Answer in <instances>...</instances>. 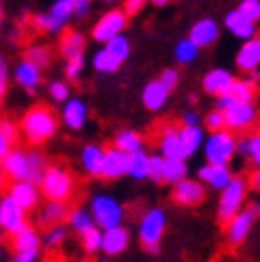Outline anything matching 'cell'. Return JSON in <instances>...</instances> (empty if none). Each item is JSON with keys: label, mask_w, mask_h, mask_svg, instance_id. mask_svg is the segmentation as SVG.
<instances>
[{"label": "cell", "mask_w": 260, "mask_h": 262, "mask_svg": "<svg viewBox=\"0 0 260 262\" xmlns=\"http://www.w3.org/2000/svg\"><path fill=\"white\" fill-rule=\"evenodd\" d=\"M60 117L58 113L49 107V104H32L30 109H26L19 128H21V139L28 143L30 147H41L49 143L58 135L60 128Z\"/></svg>", "instance_id": "obj_1"}, {"label": "cell", "mask_w": 260, "mask_h": 262, "mask_svg": "<svg viewBox=\"0 0 260 262\" xmlns=\"http://www.w3.org/2000/svg\"><path fill=\"white\" fill-rule=\"evenodd\" d=\"M0 162H3L5 175L9 181L26 179V181L36 183V186L41 183L45 168L49 166L47 156L43 151H38L36 147L26 149V147H17V145H13Z\"/></svg>", "instance_id": "obj_2"}, {"label": "cell", "mask_w": 260, "mask_h": 262, "mask_svg": "<svg viewBox=\"0 0 260 262\" xmlns=\"http://www.w3.org/2000/svg\"><path fill=\"white\" fill-rule=\"evenodd\" d=\"M43 199L71 203L77 194V177L64 164H49L38 183Z\"/></svg>", "instance_id": "obj_3"}, {"label": "cell", "mask_w": 260, "mask_h": 262, "mask_svg": "<svg viewBox=\"0 0 260 262\" xmlns=\"http://www.w3.org/2000/svg\"><path fill=\"white\" fill-rule=\"evenodd\" d=\"M248 188H250V183L243 177L232 175L228 186L224 190H220V201H218V209H215V215H218L220 224L226 226L228 220L243 209L245 196H248Z\"/></svg>", "instance_id": "obj_4"}, {"label": "cell", "mask_w": 260, "mask_h": 262, "mask_svg": "<svg viewBox=\"0 0 260 262\" xmlns=\"http://www.w3.org/2000/svg\"><path fill=\"white\" fill-rule=\"evenodd\" d=\"M9 247H11V256L15 262H36L41 256V247H43V237L30 222L17 232H13L9 237Z\"/></svg>", "instance_id": "obj_5"}, {"label": "cell", "mask_w": 260, "mask_h": 262, "mask_svg": "<svg viewBox=\"0 0 260 262\" xmlns=\"http://www.w3.org/2000/svg\"><path fill=\"white\" fill-rule=\"evenodd\" d=\"M164 228H166V213L162 209L154 207L143 213L139 222V243L147 254L151 256L160 254V241H162Z\"/></svg>", "instance_id": "obj_6"}, {"label": "cell", "mask_w": 260, "mask_h": 262, "mask_svg": "<svg viewBox=\"0 0 260 262\" xmlns=\"http://www.w3.org/2000/svg\"><path fill=\"white\" fill-rule=\"evenodd\" d=\"M203 154L207 162L230 164V160L237 154V137L228 128L209 133V137H205V143H203Z\"/></svg>", "instance_id": "obj_7"}, {"label": "cell", "mask_w": 260, "mask_h": 262, "mask_svg": "<svg viewBox=\"0 0 260 262\" xmlns=\"http://www.w3.org/2000/svg\"><path fill=\"white\" fill-rule=\"evenodd\" d=\"M75 15L73 11V0H56L47 11L43 13H34L32 15V26L38 32L45 34H60L67 24L71 21V17Z\"/></svg>", "instance_id": "obj_8"}, {"label": "cell", "mask_w": 260, "mask_h": 262, "mask_svg": "<svg viewBox=\"0 0 260 262\" xmlns=\"http://www.w3.org/2000/svg\"><path fill=\"white\" fill-rule=\"evenodd\" d=\"M90 211H92L96 226H100L102 230L124 222V207L111 194H94L90 199Z\"/></svg>", "instance_id": "obj_9"}, {"label": "cell", "mask_w": 260, "mask_h": 262, "mask_svg": "<svg viewBox=\"0 0 260 262\" xmlns=\"http://www.w3.org/2000/svg\"><path fill=\"white\" fill-rule=\"evenodd\" d=\"M258 217H260V203H252L250 207H243L239 213L232 215L226 224V230H224L228 245L239 247L245 239H248V234L252 232Z\"/></svg>", "instance_id": "obj_10"}, {"label": "cell", "mask_w": 260, "mask_h": 262, "mask_svg": "<svg viewBox=\"0 0 260 262\" xmlns=\"http://www.w3.org/2000/svg\"><path fill=\"white\" fill-rule=\"evenodd\" d=\"M26 224H28V211L5 190L0 194V226H3L5 234L11 237Z\"/></svg>", "instance_id": "obj_11"}, {"label": "cell", "mask_w": 260, "mask_h": 262, "mask_svg": "<svg viewBox=\"0 0 260 262\" xmlns=\"http://www.w3.org/2000/svg\"><path fill=\"white\" fill-rule=\"evenodd\" d=\"M224 117H226V128L232 133H243L250 126H254L258 111L254 102H245V100H235L230 96V102L224 107Z\"/></svg>", "instance_id": "obj_12"}, {"label": "cell", "mask_w": 260, "mask_h": 262, "mask_svg": "<svg viewBox=\"0 0 260 262\" xmlns=\"http://www.w3.org/2000/svg\"><path fill=\"white\" fill-rule=\"evenodd\" d=\"M128 26V13L124 9H111L92 26V38L96 43H107L109 38L118 36Z\"/></svg>", "instance_id": "obj_13"}, {"label": "cell", "mask_w": 260, "mask_h": 262, "mask_svg": "<svg viewBox=\"0 0 260 262\" xmlns=\"http://www.w3.org/2000/svg\"><path fill=\"white\" fill-rule=\"evenodd\" d=\"M207 199V186L201 179H188L184 177L175 183L173 201L181 207H199Z\"/></svg>", "instance_id": "obj_14"}, {"label": "cell", "mask_w": 260, "mask_h": 262, "mask_svg": "<svg viewBox=\"0 0 260 262\" xmlns=\"http://www.w3.org/2000/svg\"><path fill=\"white\" fill-rule=\"evenodd\" d=\"M7 192L15 199L26 211H36L38 207H41V188L36 186L32 181H26V179H19V181H9L7 183Z\"/></svg>", "instance_id": "obj_15"}, {"label": "cell", "mask_w": 260, "mask_h": 262, "mask_svg": "<svg viewBox=\"0 0 260 262\" xmlns=\"http://www.w3.org/2000/svg\"><path fill=\"white\" fill-rule=\"evenodd\" d=\"M88 104L81 98H69L67 102H62V111H60V122L67 126L73 133H79L83 126L88 124Z\"/></svg>", "instance_id": "obj_16"}, {"label": "cell", "mask_w": 260, "mask_h": 262, "mask_svg": "<svg viewBox=\"0 0 260 262\" xmlns=\"http://www.w3.org/2000/svg\"><path fill=\"white\" fill-rule=\"evenodd\" d=\"M13 81H15L24 92L34 94V92L41 88V83H43V71L38 67H34L32 62L21 58L15 64V69H13Z\"/></svg>", "instance_id": "obj_17"}, {"label": "cell", "mask_w": 260, "mask_h": 262, "mask_svg": "<svg viewBox=\"0 0 260 262\" xmlns=\"http://www.w3.org/2000/svg\"><path fill=\"white\" fill-rule=\"evenodd\" d=\"M130 245V232L126 226L118 224L102 230V254L105 256H122Z\"/></svg>", "instance_id": "obj_18"}, {"label": "cell", "mask_w": 260, "mask_h": 262, "mask_svg": "<svg viewBox=\"0 0 260 262\" xmlns=\"http://www.w3.org/2000/svg\"><path fill=\"white\" fill-rule=\"evenodd\" d=\"M128 173V154L120 147H109L105 149V158H102L100 177L102 179H120Z\"/></svg>", "instance_id": "obj_19"}, {"label": "cell", "mask_w": 260, "mask_h": 262, "mask_svg": "<svg viewBox=\"0 0 260 262\" xmlns=\"http://www.w3.org/2000/svg\"><path fill=\"white\" fill-rule=\"evenodd\" d=\"M158 147H160V154L166 156V158H184V160H186L184 143H181L179 128H177L175 124H166V126L160 128Z\"/></svg>", "instance_id": "obj_20"}, {"label": "cell", "mask_w": 260, "mask_h": 262, "mask_svg": "<svg viewBox=\"0 0 260 262\" xmlns=\"http://www.w3.org/2000/svg\"><path fill=\"white\" fill-rule=\"evenodd\" d=\"M199 179L207 186V190H224L228 186V181L232 179V173L228 164L207 162L199 168Z\"/></svg>", "instance_id": "obj_21"}, {"label": "cell", "mask_w": 260, "mask_h": 262, "mask_svg": "<svg viewBox=\"0 0 260 262\" xmlns=\"http://www.w3.org/2000/svg\"><path fill=\"white\" fill-rule=\"evenodd\" d=\"M235 64L245 75L260 69V36H252L248 41H243V45L237 51Z\"/></svg>", "instance_id": "obj_22"}, {"label": "cell", "mask_w": 260, "mask_h": 262, "mask_svg": "<svg viewBox=\"0 0 260 262\" xmlns=\"http://www.w3.org/2000/svg\"><path fill=\"white\" fill-rule=\"evenodd\" d=\"M232 81H235V77L230 75V71H226V69H213V71H209L203 77V90L209 96H215V98L218 96H226V94H230Z\"/></svg>", "instance_id": "obj_23"}, {"label": "cell", "mask_w": 260, "mask_h": 262, "mask_svg": "<svg viewBox=\"0 0 260 262\" xmlns=\"http://www.w3.org/2000/svg\"><path fill=\"white\" fill-rule=\"evenodd\" d=\"M224 26L228 28V32H230L232 36L239 38V41H248V38L256 36V30H258L256 21H252L250 17H245L239 9L228 11V13H226V17H224Z\"/></svg>", "instance_id": "obj_24"}, {"label": "cell", "mask_w": 260, "mask_h": 262, "mask_svg": "<svg viewBox=\"0 0 260 262\" xmlns=\"http://www.w3.org/2000/svg\"><path fill=\"white\" fill-rule=\"evenodd\" d=\"M67 215H69V203H62V201H47L38 207V226L43 228H49L54 224H62L67 222Z\"/></svg>", "instance_id": "obj_25"}, {"label": "cell", "mask_w": 260, "mask_h": 262, "mask_svg": "<svg viewBox=\"0 0 260 262\" xmlns=\"http://www.w3.org/2000/svg\"><path fill=\"white\" fill-rule=\"evenodd\" d=\"M102 158H105V147L98 143H88L83 145L79 154V164L83 168V173L90 177H100V168H102Z\"/></svg>", "instance_id": "obj_26"}, {"label": "cell", "mask_w": 260, "mask_h": 262, "mask_svg": "<svg viewBox=\"0 0 260 262\" xmlns=\"http://www.w3.org/2000/svg\"><path fill=\"white\" fill-rule=\"evenodd\" d=\"M168 94H171V90H168L160 79H151L145 88H143L141 100H143V104H145V109L160 111V109H164V104L168 100Z\"/></svg>", "instance_id": "obj_27"}, {"label": "cell", "mask_w": 260, "mask_h": 262, "mask_svg": "<svg viewBox=\"0 0 260 262\" xmlns=\"http://www.w3.org/2000/svg\"><path fill=\"white\" fill-rule=\"evenodd\" d=\"M194 43H197L201 49L203 47H209L218 41V36H220V28H218V24L209 17H203L199 19L197 24L190 28V34H188Z\"/></svg>", "instance_id": "obj_28"}, {"label": "cell", "mask_w": 260, "mask_h": 262, "mask_svg": "<svg viewBox=\"0 0 260 262\" xmlns=\"http://www.w3.org/2000/svg\"><path fill=\"white\" fill-rule=\"evenodd\" d=\"M85 45H88V41L79 30H67V32H62L60 41H58V51H60V56L67 60V58L83 54Z\"/></svg>", "instance_id": "obj_29"}, {"label": "cell", "mask_w": 260, "mask_h": 262, "mask_svg": "<svg viewBox=\"0 0 260 262\" xmlns=\"http://www.w3.org/2000/svg\"><path fill=\"white\" fill-rule=\"evenodd\" d=\"M179 135H181V143H184V151H186V158L194 156L205 143V133L201 124L197 126H181L179 128Z\"/></svg>", "instance_id": "obj_30"}, {"label": "cell", "mask_w": 260, "mask_h": 262, "mask_svg": "<svg viewBox=\"0 0 260 262\" xmlns=\"http://www.w3.org/2000/svg\"><path fill=\"white\" fill-rule=\"evenodd\" d=\"M126 175L137 181L149 179V154L145 149L128 154V173Z\"/></svg>", "instance_id": "obj_31"}, {"label": "cell", "mask_w": 260, "mask_h": 262, "mask_svg": "<svg viewBox=\"0 0 260 262\" xmlns=\"http://www.w3.org/2000/svg\"><path fill=\"white\" fill-rule=\"evenodd\" d=\"M113 145L120 147L126 154H133V151H139V149H145V139H143V135L137 133V130L124 128V130H120V133L115 135Z\"/></svg>", "instance_id": "obj_32"}, {"label": "cell", "mask_w": 260, "mask_h": 262, "mask_svg": "<svg viewBox=\"0 0 260 262\" xmlns=\"http://www.w3.org/2000/svg\"><path fill=\"white\" fill-rule=\"evenodd\" d=\"M122 64H124V62L115 58L105 45H102V47L96 51V54L92 56V67H94V71H96V73H102V75H113V73H118Z\"/></svg>", "instance_id": "obj_33"}, {"label": "cell", "mask_w": 260, "mask_h": 262, "mask_svg": "<svg viewBox=\"0 0 260 262\" xmlns=\"http://www.w3.org/2000/svg\"><path fill=\"white\" fill-rule=\"evenodd\" d=\"M67 224H69V228H71L73 232L81 234V232H85L88 228L96 226V222H94L92 211H90V209H85V207H75V209H69Z\"/></svg>", "instance_id": "obj_34"}, {"label": "cell", "mask_w": 260, "mask_h": 262, "mask_svg": "<svg viewBox=\"0 0 260 262\" xmlns=\"http://www.w3.org/2000/svg\"><path fill=\"white\" fill-rule=\"evenodd\" d=\"M188 177V164L184 158H166L162 162V183H171L175 186L177 181Z\"/></svg>", "instance_id": "obj_35"}, {"label": "cell", "mask_w": 260, "mask_h": 262, "mask_svg": "<svg viewBox=\"0 0 260 262\" xmlns=\"http://www.w3.org/2000/svg\"><path fill=\"white\" fill-rule=\"evenodd\" d=\"M230 96L235 100L254 102L258 96V81H254L248 75H245L243 79H235L232 81V88H230Z\"/></svg>", "instance_id": "obj_36"}, {"label": "cell", "mask_w": 260, "mask_h": 262, "mask_svg": "<svg viewBox=\"0 0 260 262\" xmlns=\"http://www.w3.org/2000/svg\"><path fill=\"white\" fill-rule=\"evenodd\" d=\"M79 243L85 256H96L102 252V228L100 226H92L85 232L79 234Z\"/></svg>", "instance_id": "obj_37"}, {"label": "cell", "mask_w": 260, "mask_h": 262, "mask_svg": "<svg viewBox=\"0 0 260 262\" xmlns=\"http://www.w3.org/2000/svg\"><path fill=\"white\" fill-rule=\"evenodd\" d=\"M21 58H24V60H28V62H32L34 67H38L41 71H45L49 64H51V49H49L47 45L36 43V45L26 47Z\"/></svg>", "instance_id": "obj_38"}, {"label": "cell", "mask_w": 260, "mask_h": 262, "mask_svg": "<svg viewBox=\"0 0 260 262\" xmlns=\"http://www.w3.org/2000/svg\"><path fill=\"white\" fill-rule=\"evenodd\" d=\"M199 51H201V47L194 43L190 36H186V38H181V41H177V45H175V60L179 64H192L199 58Z\"/></svg>", "instance_id": "obj_39"}, {"label": "cell", "mask_w": 260, "mask_h": 262, "mask_svg": "<svg viewBox=\"0 0 260 262\" xmlns=\"http://www.w3.org/2000/svg\"><path fill=\"white\" fill-rule=\"evenodd\" d=\"M69 226H64V222L62 224H54V226H49L47 232H45V237H43V245L47 247V250H58L60 245H64V241L69 239Z\"/></svg>", "instance_id": "obj_40"}, {"label": "cell", "mask_w": 260, "mask_h": 262, "mask_svg": "<svg viewBox=\"0 0 260 262\" xmlns=\"http://www.w3.org/2000/svg\"><path fill=\"white\" fill-rule=\"evenodd\" d=\"M102 45H105L111 54L118 60H122V62H126L128 56H130V41H128V36H124V32L118 34V36H113V38H109V41L102 43Z\"/></svg>", "instance_id": "obj_41"}, {"label": "cell", "mask_w": 260, "mask_h": 262, "mask_svg": "<svg viewBox=\"0 0 260 262\" xmlns=\"http://www.w3.org/2000/svg\"><path fill=\"white\" fill-rule=\"evenodd\" d=\"M13 79V69H11V62L5 54H0V107L5 104L7 94H9V85Z\"/></svg>", "instance_id": "obj_42"}, {"label": "cell", "mask_w": 260, "mask_h": 262, "mask_svg": "<svg viewBox=\"0 0 260 262\" xmlns=\"http://www.w3.org/2000/svg\"><path fill=\"white\" fill-rule=\"evenodd\" d=\"M47 96H49L51 102H58V104L67 102V100L71 98V85H69V81H62V79L49 81V85H47Z\"/></svg>", "instance_id": "obj_43"}, {"label": "cell", "mask_w": 260, "mask_h": 262, "mask_svg": "<svg viewBox=\"0 0 260 262\" xmlns=\"http://www.w3.org/2000/svg\"><path fill=\"white\" fill-rule=\"evenodd\" d=\"M83 69H85V56L83 54L67 58V62H64V75H67L69 81H77V79H79V77L83 75Z\"/></svg>", "instance_id": "obj_44"}, {"label": "cell", "mask_w": 260, "mask_h": 262, "mask_svg": "<svg viewBox=\"0 0 260 262\" xmlns=\"http://www.w3.org/2000/svg\"><path fill=\"white\" fill-rule=\"evenodd\" d=\"M0 130H3V135L11 141V145H17V143L21 141V128H19V122H15L13 117H7V115L0 117Z\"/></svg>", "instance_id": "obj_45"}, {"label": "cell", "mask_w": 260, "mask_h": 262, "mask_svg": "<svg viewBox=\"0 0 260 262\" xmlns=\"http://www.w3.org/2000/svg\"><path fill=\"white\" fill-rule=\"evenodd\" d=\"M205 128L209 133H215V130H222L226 128V117H224V109H213L205 115Z\"/></svg>", "instance_id": "obj_46"}, {"label": "cell", "mask_w": 260, "mask_h": 262, "mask_svg": "<svg viewBox=\"0 0 260 262\" xmlns=\"http://www.w3.org/2000/svg\"><path fill=\"white\" fill-rule=\"evenodd\" d=\"M239 11L245 17H250L252 21H260V0H241L239 3Z\"/></svg>", "instance_id": "obj_47"}, {"label": "cell", "mask_w": 260, "mask_h": 262, "mask_svg": "<svg viewBox=\"0 0 260 262\" xmlns=\"http://www.w3.org/2000/svg\"><path fill=\"white\" fill-rule=\"evenodd\" d=\"M162 162H164V156L160 154L149 156V179L156 183H162Z\"/></svg>", "instance_id": "obj_48"}, {"label": "cell", "mask_w": 260, "mask_h": 262, "mask_svg": "<svg viewBox=\"0 0 260 262\" xmlns=\"http://www.w3.org/2000/svg\"><path fill=\"white\" fill-rule=\"evenodd\" d=\"M248 160H250L254 166H260V135H252V137H250Z\"/></svg>", "instance_id": "obj_49"}, {"label": "cell", "mask_w": 260, "mask_h": 262, "mask_svg": "<svg viewBox=\"0 0 260 262\" xmlns=\"http://www.w3.org/2000/svg\"><path fill=\"white\" fill-rule=\"evenodd\" d=\"M158 79H160L168 90H175L177 83H179V71H177V69H164V71L160 73Z\"/></svg>", "instance_id": "obj_50"}, {"label": "cell", "mask_w": 260, "mask_h": 262, "mask_svg": "<svg viewBox=\"0 0 260 262\" xmlns=\"http://www.w3.org/2000/svg\"><path fill=\"white\" fill-rule=\"evenodd\" d=\"M73 11L77 17H85L92 11V0H73Z\"/></svg>", "instance_id": "obj_51"}, {"label": "cell", "mask_w": 260, "mask_h": 262, "mask_svg": "<svg viewBox=\"0 0 260 262\" xmlns=\"http://www.w3.org/2000/svg\"><path fill=\"white\" fill-rule=\"evenodd\" d=\"M145 3H147V0H126V3H124V11L128 13V17L130 15H137Z\"/></svg>", "instance_id": "obj_52"}, {"label": "cell", "mask_w": 260, "mask_h": 262, "mask_svg": "<svg viewBox=\"0 0 260 262\" xmlns=\"http://www.w3.org/2000/svg\"><path fill=\"white\" fill-rule=\"evenodd\" d=\"M201 124V115L197 111H186L181 115V126H197Z\"/></svg>", "instance_id": "obj_53"}, {"label": "cell", "mask_w": 260, "mask_h": 262, "mask_svg": "<svg viewBox=\"0 0 260 262\" xmlns=\"http://www.w3.org/2000/svg\"><path fill=\"white\" fill-rule=\"evenodd\" d=\"M248 183H250V188H252L254 192H260V166H256V168H254V173L250 175Z\"/></svg>", "instance_id": "obj_54"}, {"label": "cell", "mask_w": 260, "mask_h": 262, "mask_svg": "<svg viewBox=\"0 0 260 262\" xmlns=\"http://www.w3.org/2000/svg\"><path fill=\"white\" fill-rule=\"evenodd\" d=\"M13 145H11V141L3 135V130H0V160H3L5 158V156L9 154V149H11Z\"/></svg>", "instance_id": "obj_55"}, {"label": "cell", "mask_w": 260, "mask_h": 262, "mask_svg": "<svg viewBox=\"0 0 260 262\" xmlns=\"http://www.w3.org/2000/svg\"><path fill=\"white\" fill-rule=\"evenodd\" d=\"M7 183H9V179H7V175H5V168H3V162H0V194H3V192L7 190Z\"/></svg>", "instance_id": "obj_56"}, {"label": "cell", "mask_w": 260, "mask_h": 262, "mask_svg": "<svg viewBox=\"0 0 260 262\" xmlns=\"http://www.w3.org/2000/svg\"><path fill=\"white\" fill-rule=\"evenodd\" d=\"M151 5H156V7H164V5H168L171 3V0H149Z\"/></svg>", "instance_id": "obj_57"}, {"label": "cell", "mask_w": 260, "mask_h": 262, "mask_svg": "<svg viewBox=\"0 0 260 262\" xmlns=\"http://www.w3.org/2000/svg\"><path fill=\"white\" fill-rule=\"evenodd\" d=\"M3 24H5V9L0 5V30H3Z\"/></svg>", "instance_id": "obj_58"}, {"label": "cell", "mask_w": 260, "mask_h": 262, "mask_svg": "<svg viewBox=\"0 0 260 262\" xmlns=\"http://www.w3.org/2000/svg\"><path fill=\"white\" fill-rule=\"evenodd\" d=\"M5 258V247H3V243H0V260Z\"/></svg>", "instance_id": "obj_59"}, {"label": "cell", "mask_w": 260, "mask_h": 262, "mask_svg": "<svg viewBox=\"0 0 260 262\" xmlns=\"http://www.w3.org/2000/svg\"><path fill=\"white\" fill-rule=\"evenodd\" d=\"M3 237H5V230H3V226H0V241H3Z\"/></svg>", "instance_id": "obj_60"}, {"label": "cell", "mask_w": 260, "mask_h": 262, "mask_svg": "<svg viewBox=\"0 0 260 262\" xmlns=\"http://www.w3.org/2000/svg\"><path fill=\"white\" fill-rule=\"evenodd\" d=\"M105 3H115V0H105Z\"/></svg>", "instance_id": "obj_61"}]
</instances>
